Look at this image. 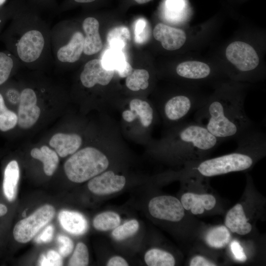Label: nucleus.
I'll return each instance as SVG.
<instances>
[{
  "label": "nucleus",
  "instance_id": "f257e3e1",
  "mask_svg": "<svg viewBox=\"0 0 266 266\" xmlns=\"http://www.w3.org/2000/svg\"><path fill=\"white\" fill-rule=\"evenodd\" d=\"M9 24L0 34L6 50L26 66L36 67L53 62L51 28L40 11L27 0H12Z\"/></svg>",
  "mask_w": 266,
  "mask_h": 266
},
{
  "label": "nucleus",
  "instance_id": "f03ea898",
  "mask_svg": "<svg viewBox=\"0 0 266 266\" xmlns=\"http://www.w3.org/2000/svg\"><path fill=\"white\" fill-rule=\"evenodd\" d=\"M194 117L222 142L236 140L255 128L245 112L242 96L234 92H220L207 99Z\"/></svg>",
  "mask_w": 266,
  "mask_h": 266
},
{
  "label": "nucleus",
  "instance_id": "7ed1b4c3",
  "mask_svg": "<svg viewBox=\"0 0 266 266\" xmlns=\"http://www.w3.org/2000/svg\"><path fill=\"white\" fill-rule=\"evenodd\" d=\"M235 151L197 164L194 169L204 177H212L250 168L255 161L265 155L266 133L254 128L236 139Z\"/></svg>",
  "mask_w": 266,
  "mask_h": 266
},
{
  "label": "nucleus",
  "instance_id": "20e7f679",
  "mask_svg": "<svg viewBox=\"0 0 266 266\" xmlns=\"http://www.w3.org/2000/svg\"><path fill=\"white\" fill-rule=\"evenodd\" d=\"M84 36L71 22L62 20L50 30V43L53 62L62 66L74 64L83 55Z\"/></svg>",
  "mask_w": 266,
  "mask_h": 266
},
{
  "label": "nucleus",
  "instance_id": "39448f33",
  "mask_svg": "<svg viewBox=\"0 0 266 266\" xmlns=\"http://www.w3.org/2000/svg\"><path fill=\"white\" fill-rule=\"evenodd\" d=\"M108 166V159L103 153L96 148L87 147L73 153L64 167L69 180L80 183L104 171Z\"/></svg>",
  "mask_w": 266,
  "mask_h": 266
},
{
  "label": "nucleus",
  "instance_id": "423d86ee",
  "mask_svg": "<svg viewBox=\"0 0 266 266\" xmlns=\"http://www.w3.org/2000/svg\"><path fill=\"white\" fill-rule=\"evenodd\" d=\"M55 212L52 205L45 204L37 209L29 217L20 220L13 229V234L15 240L21 243L31 240L53 219Z\"/></svg>",
  "mask_w": 266,
  "mask_h": 266
},
{
  "label": "nucleus",
  "instance_id": "0eeeda50",
  "mask_svg": "<svg viewBox=\"0 0 266 266\" xmlns=\"http://www.w3.org/2000/svg\"><path fill=\"white\" fill-rule=\"evenodd\" d=\"M207 99L190 94L173 96L163 105L164 116L170 122H184L183 121L201 107Z\"/></svg>",
  "mask_w": 266,
  "mask_h": 266
},
{
  "label": "nucleus",
  "instance_id": "6e6552de",
  "mask_svg": "<svg viewBox=\"0 0 266 266\" xmlns=\"http://www.w3.org/2000/svg\"><path fill=\"white\" fill-rule=\"evenodd\" d=\"M148 208L150 215L159 220L176 222L181 221L185 215L180 200L171 196H159L151 199Z\"/></svg>",
  "mask_w": 266,
  "mask_h": 266
},
{
  "label": "nucleus",
  "instance_id": "1a4fd4ad",
  "mask_svg": "<svg viewBox=\"0 0 266 266\" xmlns=\"http://www.w3.org/2000/svg\"><path fill=\"white\" fill-rule=\"evenodd\" d=\"M227 59L241 72H246L255 69L259 64V58L255 49L242 41L230 44L226 50Z\"/></svg>",
  "mask_w": 266,
  "mask_h": 266
},
{
  "label": "nucleus",
  "instance_id": "9d476101",
  "mask_svg": "<svg viewBox=\"0 0 266 266\" xmlns=\"http://www.w3.org/2000/svg\"><path fill=\"white\" fill-rule=\"evenodd\" d=\"M37 101V95L33 88L25 87L21 91L17 115V123L20 128L29 129L37 121L40 109L36 105Z\"/></svg>",
  "mask_w": 266,
  "mask_h": 266
},
{
  "label": "nucleus",
  "instance_id": "9b49d317",
  "mask_svg": "<svg viewBox=\"0 0 266 266\" xmlns=\"http://www.w3.org/2000/svg\"><path fill=\"white\" fill-rule=\"evenodd\" d=\"M125 176L113 171H103L90 180L88 188L92 193L99 196L112 194L121 191L125 187Z\"/></svg>",
  "mask_w": 266,
  "mask_h": 266
},
{
  "label": "nucleus",
  "instance_id": "f8f14e48",
  "mask_svg": "<svg viewBox=\"0 0 266 266\" xmlns=\"http://www.w3.org/2000/svg\"><path fill=\"white\" fill-rule=\"evenodd\" d=\"M114 71L106 69L99 59H94L87 62L80 74V80L85 88H91L96 84L102 86L110 83Z\"/></svg>",
  "mask_w": 266,
  "mask_h": 266
},
{
  "label": "nucleus",
  "instance_id": "ddd939ff",
  "mask_svg": "<svg viewBox=\"0 0 266 266\" xmlns=\"http://www.w3.org/2000/svg\"><path fill=\"white\" fill-rule=\"evenodd\" d=\"M81 29L84 36L83 54L90 56L98 53L102 47L99 21L94 17H86Z\"/></svg>",
  "mask_w": 266,
  "mask_h": 266
},
{
  "label": "nucleus",
  "instance_id": "4468645a",
  "mask_svg": "<svg viewBox=\"0 0 266 266\" xmlns=\"http://www.w3.org/2000/svg\"><path fill=\"white\" fill-rule=\"evenodd\" d=\"M153 34L154 38L161 42L164 49L170 51L179 49L186 40L184 31L163 23H159L155 27Z\"/></svg>",
  "mask_w": 266,
  "mask_h": 266
},
{
  "label": "nucleus",
  "instance_id": "2eb2a0df",
  "mask_svg": "<svg viewBox=\"0 0 266 266\" xmlns=\"http://www.w3.org/2000/svg\"><path fill=\"white\" fill-rule=\"evenodd\" d=\"M181 203L185 210L190 211L194 215L202 214L205 210L213 209L216 200L212 195L186 193L181 198Z\"/></svg>",
  "mask_w": 266,
  "mask_h": 266
},
{
  "label": "nucleus",
  "instance_id": "dca6fc26",
  "mask_svg": "<svg viewBox=\"0 0 266 266\" xmlns=\"http://www.w3.org/2000/svg\"><path fill=\"white\" fill-rule=\"evenodd\" d=\"M100 60L106 69L116 71L121 77H127L133 71L123 51L110 48L103 52Z\"/></svg>",
  "mask_w": 266,
  "mask_h": 266
},
{
  "label": "nucleus",
  "instance_id": "f3484780",
  "mask_svg": "<svg viewBox=\"0 0 266 266\" xmlns=\"http://www.w3.org/2000/svg\"><path fill=\"white\" fill-rule=\"evenodd\" d=\"M130 110L122 113L123 119L127 122H132L138 117L141 125L146 128L149 127L153 120L154 112L151 105L147 101L134 99L131 100Z\"/></svg>",
  "mask_w": 266,
  "mask_h": 266
},
{
  "label": "nucleus",
  "instance_id": "a211bd4d",
  "mask_svg": "<svg viewBox=\"0 0 266 266\" xmlns=\"http://www.w3.org/2000/svg\"><path fill=\"white\" fill-rule=\"evenodd\" d=\"M225 226L232 233L244 235L252 230L242 205L237 203L227 212L225 219Z\"/></svg>",
  "mask_w": 266,
  "mask_h": 266
},
{
  "label": "nucleus",
  "instance_id": "6ab92c4d",
  "mask_svg": "<svg viewBox=\"0 0 266 266\" xmlns=\"http://www.w3.org/2000/svg\"><path fill=\"white\" fill-rule=\"evenodd\" d=\"M58 219L62 227L71 234L81 235L88 230L87 221L79 212L62 210L58 214Z\"/></svg>",
  "mask_w": 266,
  "mask_h": 266
},
{
  "label": "nucleus",
  "instance_id": "aec40b11",
  "mask_svg": "<svg viewBox=\"0 0 266 266\" xmlns=\"http://www.w3.org/2000/svg\"><path fill=\"white\" fill-rule=\"evenodd\" d=\"M81 144V137L74 133H57L49 141L50 146L54 148L57 154L62 158L74 153Z\"/></svg>",
  "mask_w": 266,
  "mask_h": 266
},
{
  "label": "nucleus",
  "instance_id": "412c9836",
  "mask_svg": "<svg viewBox=\"0 0 266 266\" xmlns=\"http://www.w3.org/2000/svg\"><path fill=\"white\" fill-rule=\"evenodd\" d=\"M177 74L189 80H201L209 77L211 69L206 64L199 61H186L176 68Z\"/></svg>",
  "mask_w": 266,
  "mask_h": 266
},
{
  "label": "nucleus",
  "instance_id": "4be33fe9",
  "mask_svg": "<svg viewBox=\"0 0 266 266\" xmlns=\"http://www.w3.org/2000/svg\"><path fill=\"white\" fill-rule=\"evenodd\" d=\"M19 177L18 164L12 160L5 167L2 183L4 195L9 201H13L16 198Z\"/></svg>",
  "mask_w": 266,
  "mask_h": 266
},
{
  "label": "nucleus",
  "instance_id": "5701e85b",
  "mask_svg": "<svg viewBox=\"0 0 266 266\" xmlns=\"http://www.w3.org/2000/svg\"><path fill=\"white\" fill-rule=\"evenodd\" d=\"M31 155L33 158L43 163V170L46 175L51 176L53 174L59 162L56 152L44 145L40 149L37 148L33 149L31 151Z\"/></svg>",
  "mask_w": 266,
  "mask_h": 266
},
{
  "label": "nucleus",
  "instance_id": "b1692460",
  "mask_svg": "<svg viewBox=\"0 0 266 266\" xmlns=\"http://www.w3.org/2000/svg\"><path fill=\"white\" fill-rule=\"evenodd\" d=\"M231 234L229 229L224 226L215 227L206 233L205 240L207 244L211 248H223L229 243Z\"/></svg>",
  "mask_w": 266,
  "mask_h": 266
},
{
  "label": "nucleus",
  "instance_id": "393cba45",
  "mask_svg": "<svg viewBox=\"0 0 266 266\" xmlns=\"http://www.w3.org/2000/svg\"><path fill=\"white\" fill-rule=\"evenodd\" d=\"M144 261L149 266H173L175 260L170 253L158 248H152L144 255Z\"/></svg>",
  "mask_w": 266,
  "mask_h": 266
},
{
  "label": "nucleus",
  "instance_id": "a878e982",
  "mask_svg": "<svg viewBox=\"0 0 266 266\" xmlns=\"http://www.w3.org/2000/svg\"><path fill=\"white\" fill-rule=\"evenodd\" d=\"M19 65H21L20 63L8 51H0V87L8 81Z\"/></svg>",
  "mask_w": 266,
  "mask_h": 266
},
{
  "label": "nucleus",
  "instance_id": "bb28decb",
  "mask_svg": "<svg viewBox=\"0 0 266 266\" xmlns=\"http://www.w3.org/2000/svg\"><path fill=\"white\" fill-rule=\"evenodd\" d=\"M128 28L125 26L116 27L109 31L107 41L110 48L123 51L130 40Z\"/></svg>",
  "mask_w": 266,
  "mask_h": 266
},
{
  "label": "nucleus",
  "instance_id": "cd10ccee",
  "mask_svg": "<svg viewBox=\"0 0 266 266\" xmlns=\"http://www.w3.org/2000/svg\"><path fill=\"white\" fill-rule=\"evenodd\" d=\"M121 222L119 215L113 211H105L98 214L93 221L94 228L100 231L113 230Z\"/></svg>",
  "mask_w": 266,
  "mask_h": 266
},
{
  "label": "nucleus",
  "instance_id": "c85d7f7f",
  "mask_svg": "<svg viewBox=\"0 0 266 266\" xmlns=\"http://www.w3.org/2000/svg\"><path fill=\"white\" fill-rule=\"evenodd\" d=\"M149 73L144 69H137L126 77V85L133 91L145 90L149 86Z\"/></svg>",
  "mask_w": 266,
  "mask_h": 266
},
{
  "label": "nucleus",
  "instance_id": "c756f323",
  "mask_svg": "<svg viewBox=\"0 0 266 266\" xmlns=\"http://www.w3.org/2000/svg\"><path fill=\"white\" fill-rule=\"evenodd\" d=\"M139 227V223L136 220H129L114 229L112 236L114 239L118 241L125 240L135 234Z\"/></svg>",
  "mask_w": 266,
  "mask_h": 266
},
{
  "label": "nucleus",
  "instance_id": "7c9ffc66",
  "mask_svg": "<svg viewBox=\"0 0 266 266\" xmlns=\"http://www.w3.org/2000/svg\"><path fill=\"white\" fill-rule=\"evenodd\" d=\"M89 261V252L87 246L83 242L78 243L69 260L68 265L86 266L88 265Z\"/></svg>",
  "mask_w": 266,
  "mask_h": 266
},
{
  "label": "nucleus",
  "instance_id": "2f4dec72",
  "mask_svg": "<svg viewBox=\"0 0 266 266\" xmlns=\"http://www.w3.org/2000/svg\"><path fill=\"white\" fill-rule=\"evenodd\" d=\"M38 265L41 266H60L63 265L62 256L53 250H50L42 254L38 260Z\"/></svg>",
  "mask_w": 266,
  "mask_h": 266
},
{
  "label": "nucleus",
  "instance_id": "473e14b6",
  "mask_svg": "<svg viewBox=\"0 0 266 266\" xmlns=\"http://www.w3.org/2000/svg\"><path fill=\"white\" fill-rule=\"evenodd\" d=\"M135 41L138 43L144 42L148 38L149 30L147 22L144 19H138L134 25Z\"/></svg>",
  "mask_w": 266,
  "mask_h": 266
},
{
  "label": "nucleus",
  "instance_id": "72a5a7b5",
  "mask_svg": "<svg viewBox=\"0 0 266 266\" xmlns=\"http://www.w3.org/2000/svg\"><path fill=\"white\" fill-rule=\"evenodd\" d=\"M18 121V117L14 112L8 109L0 118V130L8 131L14 128Z\"/></svg>",
  "mask_w": 266,
  "mask_h": 266
},
{
  "label": "nucleus",
  "instance_id": "f704fd0d",
  "mask_svg": "<svg viewBox=\"0 0 266 266\" xmlns=\"http://www.w3.org/2000/svg\"><path fill=\"white\" fill-rule=\"evenodd\" d=\"M59 243V253L62 257H67L73 251L74 244L72 240L67 236L59 234L57 238Z\"/></svg>",
  "mask_w": 266,
  "mask_h": 266
},
{
  "label": "nucleus",
  "instance_id": "c9c22d12",
  "mask_svg": "<svg viewBox=\"0 0 266 266\" xmlns=\"http://www.w3.org/2000/svg\"><path fill=\"white\" fill-rule=\"evenodd\" d=\"M32 5L40 11L41 10H57L58 5L57 0H27Z\"/></svg>",
  "mask_w": 266,
  "mask_h": 266
},
{
  "label": "nucleus",
  "instance_id": "e433bc0d",
  "mask_svg": "<svg viewBox=\"0 0 266 266\" xmlns=\"http://www.w3.org/2000/svg\"><path fill=\"white\" fill-rule=\"evenodd\" d=\"M54 227L52 225L46 226L44 229L35 238V241L38 244L48 243L53 237Z\"/></svg>",
  "mask_w": 266,
  "mask_h": 266
},
{
  "label": "nucleus",
  "instance_id": "4c0bfd02",
  "mask_svg": "<svg viewBox=\"0 0 266 266\" xmlns=\"http://www.w3.org/2000/svg\"><path fill=\"white\" fill-rule=\"evenodd\" d=\"M13 7V0H11L4 8L0 10V34L11 16Z\"/></svg>",
  "mask_w": 266,
  "mask_h": 266
},
{
  "label": "nucleus",
  "instance_id": "58836bf2",
  "mask_svg": "<svg viewBox=\"0 0 266 266\" xmlns=\"http://www.w3.org/2000/svg\"><path fill=\"white\" fill-rule=\"evenodd\" d=\"M4 90L6 99L10 103L15 104L19 102L21 92L18 89L9 85L7 87H5Z\"/></svg>",
  "mask_w": 266,
  "mask_h": 266
},
{
  "label": "nucleus",
  "instance_id": "ea45409f",
  "mask_svg": "<svg viewBox=\"0 0 266 266\" xmlns=\"http://www.w3.org/2000/svg\"><path fill=\"white\" fill-rule=\"evenodd\" d=\"M231 250L235 259L239 262H245L247 257L242 247L236 240L233 241L231 243Z\"/></svg>",
  "mask_w": 266,
  "mask_h": 266
},
{
  "label": "nucleus",
  "instance_id": "a19ab883",
  "mask_svg": "<svg viewBox=\"0 0 266 266\" xmlns=\"http://www.w3.org/2000/svg\"><path fill=\"white\" fill-rule=\"evenodd\" d=\"M190 266H214L216 265L201 256H196L191 260Z\"/></svg>",
  "mask_w": 266,
  "mask_h": 266
},
{
  "label": "nucleus",
  "instance_id": "79ce46f5",
  "mask_svg": "<svg viewBox=\"0 0 266 266\" xmlns=\"http://www.w3.org/2000/svg\"><path fill=\"white\" fill-rule=\"evenodd\" d=\"M107 266H128V263L123 257L115 256L109 259L106 263Z\"/></svg>",
  "mask_w": 266,
  "mask_h": 266
},
{
  "label": "nucleus",
  "instance_id": "37998d69",
  "mask_svg": "<svg viewBox=\"0 0 266 266\" xmlns=\"http://www.w3.org/2000/svg\"><path fill=\"white\" fill-rule=\"evenodd\" d=\"M8 109L5 105L3 95L0 92V118L5 113Z\"/></svg>",
  "mask_w": 266,
  "mask_h": 266
},
{
  "label": "nucleus",
  "instance_id": "c03bdc74",
  "mask_svg": "<svg viewBox=\"0 0 266 266\" xmlns=\"http://www.w3.org/2000/svg\"><path fill=\"white\" fill-rule=\"evenodd\" d=\"M7 212V207L5 205L0 203V217L4 216Z\"/></svg>",
  "mask_w": 266,
  "mask_h": 266
},
{
  "label": "nucleus",
  "instance_id": "a18cd8bd",
  "mask_svg": "<svg viewBox=\"0 0 266 266\" xmlns=\"http://www.w3.org/2000/svg\"><path fill=\"white\" fill-rule=\"evenodd\" d=\"M73 1L77 3H88L93 2L96 0H72Z\"/></svg>",
  "mask_w": 266,
  "mask_h": 266
},
{
  "label": "nucleus",
  "instance_id": "49530a36",
  "mask_svg": "<svg viewBox=\"0 0 266 266\" xmlns=\"http://www.w3.org/2000/svg\"><path fill=\"white\" fill-rule=\"evenodd\" d=\"M8 0H0V10L4 8L7 5Z\"/></svg>",
  "mask_w": 266,
  "mask_h": 266
},
{
  "label": "nucleus",
  "instance_id": "de8ad7c7",
  "mask_svg": "<svg viewBox=\"0 0 266 266\" xmlns=\"http://www.w3.org/2000/svg\"><path fill=\"white\" fill-rule=\"evenodd\" d=\"M139 4H143L150 1L151 0H134Z\"/></svg>",
  "mask_w": 266,
  "mask_h": 266
},
{
  "label": "nucleus",
  "instance_id": "09e8293b",
  "mask_svg": "<svg viewBox=\"0 0 266 266\" xmlns=\"http://www.w3.org/2000/svg\"><path fill=\"white\" fill-rule=\"evenodd\" d=\"M26 210H24V211H23V213H22V216H23V217H25V216H26Z\"/></svg>",
  "mask_w": 266,
  "mask_h": 266
}]
</instances>
